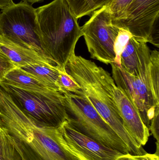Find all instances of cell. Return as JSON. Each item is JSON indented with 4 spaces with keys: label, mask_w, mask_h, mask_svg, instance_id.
Masks as SVG:
<instances>
[{
    "label": "cell",
    "mask_w": 159,
    "mask_h": 160,
    "mask_svg": "<svg viewBox=\"0 0 159 160\" xmlns=\"http://www.w3.org/2000/svg\"><path fill=\"white\" fill-rule=\"evenodd\" d=\"M0 128L22 160H79L63 145L60 128L36 126L1 87Z\"/></svg>",
    "instance_id": "obj_1"
},
{
    "label": "cell",
    "mask_w": 159,
    "mask_h": 160,
    "mask_svg": "<svg viewBox=\"0 0 159 160\" xmlns=\"http://www.w3.org/2000/svg\"><path fill=\"white\" fill-rule=\"evenodd\" d=\"M65 70L79 85L82 94L126 144L130 154L147 153L123 124L114 96L116 84L110 74L90 60L76 55L75 52L68 60Z\"/></svg>",
    "instance_id": "obj_2"
},
{
    "label": "cell",
    "mask_w": 159,
    "mask_h": 160,
    "mask_svg": "<svg viewBox=\"0 0 159 160\" xmlns=\"http://www.w3.org/2000/svg\"><path fill=\"white\" fill-rule=\"evenodd\" d=\"M42 48L55 66H65L82 36L77 19L66 0H54L35 8Z\"/></svg>",
    "instance_id": "obj_3"
},
{
    "label": "cell",
    "mask_w": 159,
    "mask_h": 160,
    "mask_svg": "<svg viewBox=\"0 0 159 160\" xmlns=\"http://www.w3.org/2000/svg\"><path fill=\"white\" fill-rule=\"evenodd\" d=\"M150 68L139 77L131 76L116 64L111 63L112 78L133 103L145 125L149 128L156 108L159 106V52H150Z\"/></svg>",
    "instance_id": "obj_4"
},
{
    "label": "cell",
    "mask_w": 159,
    "mask_h": 160,
    "mask_svg": "<svg viewBox=\"0 0 159 160\" xmlns=\"http://www.w3.org/2000/svg\"><path fill=\"white\" fill-rule=\"evenodd\" d=\"M0 87L38 127L58 129L68 121L69 117L63 93L55 90L28 91L2 82H0Z\"/></svg>",
    "instance_id": "obj_5"
},
{
    "label": "cell",
    "mask_w": 159,
    "mask_h": 160,
    "mask_svg": "<svg viewBox=\"0 0 159 160\" xmlns=\"http://www.w3.org/2000/svg\"><path fill=\"white\" fill-rule=\"evenodd\" d=\"M68 118L67 122L84 135L98 142L130 154L129 148L83 94H63Z\"/></svg>",
    "instance_id": "obj_6"
},
{
    "label": "cell",
    "mask_w": 159,
    "mask_h": 160,
    "mask_svg": "<svg viewBox=\"0 0 159 160\" xmlns=\"http://www.w3.org/2000/svg\"><path fill=\"white\" fill-rule=\"evenodd\" d=\"M0 36L35 52L55 66L47 58L41 46L35 8L27 2H13L2 9Z\"/></svg>",
    "instance_id": "obj_7"
},
{
    "label": "cell",
    "mask_w": 159,
    "mask_h": 160,
    "mask_svg": "<svg viewBox=\"0 0 159 160\" xmlns=\"http://www.w3.org/2000/svg\"><path fill=\"white\" fill-rule=\"evenodd\" d=\"M81 28L91 58L105 64L115 63V42L120 29L112 23L108 7L93 12Z\"/></svg>",
    "instance_id": "obj_8"
},
{
    "label": "cell",
    "mask_w": 159,
    "mask_h": 160,
    "mask_svg": "<svg viewBox=\"0 0 159 160\" xmlns=\"http://www.w3.org/2000/svg\"><path fill=\"white\" fill-rule=\"evenodd\" d=\"M159 0H133L122 17L112 23L127 30L137 41L150 43L159 48L157 23Z\"/></svg>",
    "instance_id": "obj_9"
},
{
    "label": "cell",
    "mask_w": 159,
    "mask_h": 160,
    "mask_svg": "<svg viewBox=\"0 0 159 160\" xmlns=\"http://www.w3.org/2000/svg\"><path fill=\"white\" fill-rule=\"evenodd\" d=\"M59 129L63 145L78 160H115L123 154L84 135L67 121Z\"/></svg>",
    "instance_id": "obj_10"
},
{
    "label": "cell",
    "mask_w": 159,
    "mask_h": 160,
    "mask_svg": "<svg viewBox=\"0 0 159 160\" xmlns=\"http://www.w3.org/2000/svg\"><path fill=\"white\" fill-rule=\"evenodd\" d=\"M114 96L126 129L138 144L145 145L150 136L149 130L143 122L138 110L126 93L116 85Z\"/></svg>",
    "instance_id": "obj_11"
},
{
    "label": "cell",
    "mask_w": 159,
    "mask_h": 160,
    "mask_svg": "<svg viewBox=\"0 0 159 160\" xmlns=\"http://www.w3.org/2000/svg\"><path fill=\"white\" fill-rule=\"evenodd\" d=\"M150 52L147 43L132 36L120 54L119 67L133 77L144 75L150 68Z\"/></svg>",
    "instance_id": "obj_12"
},
{
    "label": "cell",
    "mask_w": 159,
    "mask_h": 160,
    "mask_svg": "<svg viewBox=\"0 0 159 160\" xmlns=\"http://www.w3.org/2000/svg\"><path fill=\"white\" fill-rule=\"evenodd\" d=\"M0 51L5 54L17 68L35 64L55 67L35 52L17 45L1 36Z\"/></svg>",
    "instance_id": "obj_13"
},
{
    "label": "cell",
    "mask_w": 159,
    "mask_h": 160,
    "mask_svg": "<svg viewBox=\"0 0 159 160\" xmlns=\"http://www.w3.org/2000/svg\"><path fill=\"white\" fill-rule=\"evenodd\" d=\"M2 82L28 91L47 92L53 90L19 68H16L8 72Z\"/></svg>",
    "instance_id": "obj_14"
},
{
    "label": "cell",
    "mask_w": 159,
    "mask_h": 160,
    "mask_svg": "<svg viewBox=\"0 0 159 160\" xmlns=\"http://www.w3.org/2000/svg\"><path fill=\"white\" fill-rule=\"evenodd\" d=\"M20 68L44 84L52 90L62 93L58 85L60 69H62L59 68L44 64H35Z\"/></svg>",
    "instance_id": "obj_15"
},
{
    "label": "cell",
    "mask_w": 159,
    "mask_h": 160,
    "mask_svg": "<svg viewBox=\"0 0 159 160\" xmlns=\"http://www.w3.org/2000/svg\"><path fill=\"white\" fill-rule=\"evenodd\" d=\"M76 18L91 16L93 12L108 5L113 0H66Z\"/></svg>",
    "instance_id": "obj_16"
},
{
    "label": "cell",
    "mask_w": 159,
    "mask_h": 160,
    "mask_svg": "<svg viewBox=\"0 0 159 160\" xmlns=\"http://www.w3.org/2000/svg\"><path fill=\"white\" fill-rule=\"evenodd\" d=\"M0 160H22L13 143L1 128Z\"/></svg>",
    "instance_id": "obj_17"
},
{
    "label": "cell",
    "mask_w": 159,
    "mask_h": 160,
    "mask_svg": "<svg viewBox=\"0 0 159 160\" xmlns=\"http://www.w3.org/2000/svg\"><path fill=\"white\" fill-rule=\"evenodd\" d=\"M58 85L63 94L71 92L77 95L82 94L79 85L71 78L65 70L60 69Z\"/></svg>",
    "instance_id": "obj_18"
},
{
    "label": "cell",
    "mask_w": 159,
    "mask_h": 160,
    "mask_svg": "<svg viewBox=\"0 0 159 160\" xmlns=\"http://www.w3.org/2000/svg\"><path fill=\"white\" fill-rule=\"evenodd\" d=\"M132 36L131 34L127 30L119 29V32L115 42V50L116 57L115 62L114 63L119 66H120V54Z\"/></svg>",
    "instance_id": "obj_19"
},
{
    "label": "cell",
    "mask_w": 159,
    "mask_h": 160,
    "mask_svg": "<svg viewBox=\"0 0 159 160\" xmlns=\"http://www.w3.org/2000/svg\"><path fill=\"white\" fill-rule=\"evenodd\" d=\"M133 0H113L106 6L108 7L112 21L116 20L122 17L127 7Z\"/></svg>",
    "instance_id": "obj_20"
},
{
    "label": "cell",
    "mask_w": 159,
    "mask_h": 160,
    "mask_svg": "<svg viewBox=\"0 0 159 160\" xmlns=\"http://www.w3.org/2000/svg\"><path fill=\"white\" fill-rule=\"evenodd\" d=\"M16 68L11 60L0 51V82H2L7 73Z\"/></svg>",
    "instance_id": "obj_21"
},
{
    "label": "cell",
    "mask_w": 159,
    "mask_h": 160,
    "mask_svg": "<svg viewBox=\"0 0 159 160\" xmlns=\"http://www.w3.org/2000/svg\"><path fill=\"white\" fill-rule=\"evenodd\" d=\"M115 160H159L157 154L146 153L142 155H133L130 154H123Z\"/></svg>",
    "instance_id": "obj_22"
},
{
    "label": "cell",
    "mask_w": 159,
    "mask_h": 160,
    "mask_svg": "<svg viewBox=\"0 0 159 160\" xmlns=\"http://www.w3.org/2000/svg\"><path fill=\"white\" fill-rule=\"evenodd\" d=\"M150 123L151 125L149 126V131L151 132L152 135L157 140V143L159 144V106L156 108L155 114Z\"/></svg>",
    "instance_id": "obj_23"
},
{
    "label": "cell",
    "mask_w": 159,
    "mask_h": 160,
    "mask_svg": "<svg viewBox=\"0 0 159 160\" xmlns=\"http://www.w3.org/2000/svg\"><path fill=\"white\" fill-rule=\"evenodd\" d=\"M13 2V0H0V9L2 10Z\"/></svg>",
    "instance_id": "obj_24"
},
{
    "label": "cell",
    "mask_w": 159,
    "mask_h": 160,
    "mask_svg": "<svg viewBox=\"0 0 159 160\" xmlns=\"http://www.w3.org/2000/svg\"><path fill=\"white\" fill-rule=\"evenodd\" d=\"M44 1V0H21V1L27 2L31 5L35 3L41 2H43Z\"/></svg>",
    "instance_id": "obj_25"
}]
</instances>
